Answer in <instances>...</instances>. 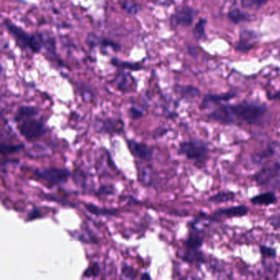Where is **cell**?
Listing matches in <instances>:
<instances>
[{"mask_svg": "<svg viewBox=\"0 0 280 280\" xmlns=\"http://www.w3.org/2000/svg\"><path fill=\"white\" fill-rule=\"evenodd\" d=\"M3 25L21 50H30L31 53H39L44 49V32L29 34L23 28L13 23L9 19L3 20Z\"/></svg>", "mask_w": 280, "mask_h": 280, "instance_id": "6da1fadb", "label": "cell"}, {"mask_svg": "<svg viewBox=\"0 0 280 280\" xmlns=\"http://www.w3.org/2000/svg\"><path fill=\"white\" fill-rule=\"evenodd\" d=\"M229 107L235 120L237 118L251 125H259L264 120L265 116L268 111L266 104L249 100L239 104H229Z\"/></svg>", "mask_w": 280, "mask_h": 280, "instance_id": "7a4b0ae2", "label": "cell"}, {"mask_svg": "<svg viewBox=\"0 0 280 280\" xmlns=\"http://www.w3.org/2000/svg\"><path fill=\"white\" fill-rule=\"evenodd\" d=\"M178 153L188 160H193L196 164H204L208 157V145L198 139L183 141L179 145Z\"/></svg>", "mask_w": 280, "mask_h": 280, "instance_id": "3957f363", "label": "cell"}, {"mask_svg": "<svg viewBox=\"0 0 280 280\" xmlns=\"http://www.w3.org/2000/svg\"><path fill=\"white\" fill-rule=\"evenodd\" d=\"M19 133L26 141H32L44 137L48 132V128L44 122L35 118H30L18 123L16 126Z\"/></svg>", "mask_w": 280, "mask_h": 280, "instance_id": "277c9868", "label": "cell"}, {"mask_svg": "<svg viewBox=\"0 0 280 280\" xmlns=\"http://www.w3.org/2000/svg\"><path fill=\"white\" fill-rule=\"evenodd\" d=\"M35 176L42 180L47 181L48 183L61 185L67 183L71 177V172L65 168H54L49 167L44 169H36L34 171Z\"/></svg>", "mask_w": 280, "mask_h": 280, "instance_id": "5b68a950", "label": "cell"}, {"mask_svg": "<svg viewBox=\"0 0 280 280\" xmlns=\"http://www.w3.org/2000/svg\"><path fill=\"white\" fill-rule=\"evenodd\" d=\"M197 10L188 5L178 7L169 17L170 25L173 28L189 27L197 15Z\"/></svg>", "mask_w": 280, "mask_h": 280, "instance_id": "8992f818", "label": "cell"}, {"mask_svg": "<svg viewBox=\"0 0 280 280\" xmlns=\"http://www.w3.org/2000/svg\"><path fill=\"white\" fill-rule=\"evenodd\" d=\"M86 43L90 49L100 48L102 52H105L107 49H112L114 52H119L122 49L120 44L109 38L98 35L94 32H90L86 35Z\"/></svg>", "mask_w": 280, "mask_h": 280, "instance_id": "52a82bcc", "label": "cell"}, {"mask_svg": "<svg viewBox=\"0 0 280 280\" xmlns=\"http://www.w3.org/2000/svg\"><path fill=\"white\" fill-rule=\"evenodd\" d=\"M127 148L134 157L144 160L151 161L154 156V150L147 144L140 142L136 140H127Z\"/></svg>", "mask_w": 280, "mask_h": 280, "instance_id": "ba28073f", "label": "cell"}, {"mask_svg": "<svg viewBox=\"0 0 280 280\" xmlns=\"http://www.w3.org/2000/svg\"><path fill=\"white\" fill-rule=\"evenodd\" d=\"M258 37L259 35L254 30L243 29L239 33V39L235 44V49L239 52L248 53L257 45V42L254 40Z\"/></svg>", "mask_w": 280, "mask_h": 280, "instance_id": "9c48e42d", "label": "cell"}, {"mask_svg": "<svg viewBox=\"0 0 280 280\" xmlns=\"http://www.w3.org/2000/svg\"><path fill=\"white\" fill-rule=\"evenodd\" d=\"M96 126L98 127V132L104 134H119L124 130V123L118 118H104L99 121Z\"/></svg>", "mask_w": 280, "mask_h": 280, "instance_id": "30bf717a", "label": "cell"}, {"mask_svg": "<svg viewBox=\"0 0 280 280\" xmlns=\"http://www.w3.org/2000/svg\"><path fill=\"white\" fill-rule=\"evenodd\" d=\"M280 166L279 163H276L271 166H266L257 172L254 179L260 186L267 185L271 181L275 180L280 174Z\"/></svg>", "mask_w": 280, "mask_h": 280, "instance_id": "8fae6325", "label": "cell"}, {"mask_svg": "<svg viewBox=\"0 0 280 280\" xmlns=\"http://www.w3.org/2000/svg\"><path fill=\"white\" fill-rule=\"evenodd\" d=\"M208 117L212 120L225 125L234 124L236 121L232 114L229 104L219 105L216 109H214L213 111L209 114Z\"/></svg>", "mask_w": 280, "mask_h": 280, "instance_id": "7c38bea8", "label": "cell"}, {"mask_svg": "<svg viewBox=\"0 0 280 280\" xmlns=\"http://www.w3.org/2000/svg\"><path fill=\"white\" fill-rule=\"evenodd\" d=\"M236 96V91H229V92L221 94V95L207 94L202 99V103L200 104V109L203 110L214 104H217V106H219V105H221L222 102L229 101Z\"/></svg>", "mask_w": 280, "mask_h": 280, "instance_id": "4fadbf2b", "label": "cell"}, {"mask_svg": "<svg viewBox=\"0 0 280 280\" xmlns=\"http://www.w3.org/2000/svg\"><path fill=\"white\" fill-rule=\"evenodd\" d=\"M134 77L124 70H119L118 75L113 81V84L116 88L122 92H126L132 88L136 85Z\"/></svg>", "mask_w": 280, "mask_h": 280, "instance_id": "5bb4252c", "label": "cell"}, {"mask_svg": "<svg viewBox=\"0 0 280 280\" xmlns=\"http://www.w3.org/2000/svg\"><path fill=\"white\" fill-rule=\"evenodd\" d=\"M39 109L37 107L31 105H21L16 109L14 114L12 120L16 123H20L23 121L34 118L39 114Z\"/></svg>", "mask_w": 280, "mask_h": 280, "instance_id": "9a60e30c", "label": "cell"}, {"mask_svg": "<svg viewBox=\"0 0 280 280\" xmlns=\"http://www.w3.org/2000/svg\"><path fill=\"white\" fill-rule=\"evenodd\" d=\"M248 213V209L245 206H237L227 209H220L216 212L217 216H225V217H242Z\"/></svg>", "mask_w": 280, "mask_h": 280, "instance_id": "2e32d148", "label": "cell"}, {"mask_svg": "<svg viewBox=\"0 0 280 280\" xmlns=\"http://www.w3.org/2000/svg\"><path fill=\"white\" fill-rule=\"evenodd\" d=\"M175 90L178 94L180 95L182 99L184 100H191L195 98L199 97L201 95V91L199 89L194 86H176Z\"/></svg>", "mask_w": 280, "mask_h": 280, "instance_id": "e0dca14e", "label": "cell"}, {"mask_svg": "<svg viewBox=\"0 0 280 280\" xmlns=\"http://www.w3.org/2000/svg\"><path fill=\"white\" fill-rule=\"evenodd\" d=\"M228 17L229 20L234 22V24H240L242 22L249 21L253 19V16H251L248 12H243L239 8H234L228 12Z\"/></svg>", "mask_w": 280, "mask_h": 280, "instance_id": "ac0fdd59", "label": "cell"}, {"mask_svg": "<svg viewBox=\"0 0 280 280\" xmlns=\"http://www.w3.org/2000/svg\"><path fill=\"white\" fill-rule=\"evenodd\" d=\"M112 64L118 67L119 70H129V71H140L143 69L144 66L141 63L130 62V61L120 60L119 58H113L111 60Z\"/></svg>", "mask_w": 280, "mask_h": 280, "instance_id": "d6986e66", "label": "cell"}, {"mask_svg": "<svg viewBox=\"0 0 280 280\" xmlns=\"http://www.w3.org/2000/svg\"><path fill=\"white\" fill-rule=\"evenodd\" d=\"M251 202L255 206H269L276 202V197L273 192H266L257 195L251 199Z\"/></svg>", "mask_w": 280, "mask_h": 280, "instance_id": "ffe728a7", "label": "cell"}, {"mask_svg": "<svg viewBox=\"0 0 280 280\" xmlns=\"http://www.w3.org/2000/svg\"><path fill=\"white\" fill-rule=\"evenodd\" d=\"M137 178L143 185H151L152 182L151 169L149 167L139 164V165H137Z\"/></svg>", "mask_w": 280, "mask_h": 280, "instance_id": "44dd1931", "label": "cell"}, {"mask_svg": "<svg viewBox=\"0 0 280 280\" xmlns=\"http://www.w3.org/2000/svg\"><path fill=\"white\" fill-rule=\"evenodd\" d=\"M25 148L23 143L12 144L2 141L0 144V153L2 155H9L20 152Z\"/></svg>", "mask_w": 280, "mask_h": 280, "instance_id": "7402d4cb", "label": "cell"}, {"mask_svg": "<svg viewBox=\"0 0 280 280\" xmlns=\"http://www.w3.org/2000/svg\"><path fill=\"white\" fill-rule=\"evenodd\" d=\"M207 20L206 18H201L197 23L195 24L194 28L192 30V34L197 41H201L206 39V25Z\"/></svg>", "mask_w": 280, "mask_h": 280, "instance_id": "603a6c76", "label": "cell"}, {"mask_svg": "<svg viewBox=\"0 0 280 280\" xmlns=\"http://www.w3.org/2000/svg\"><path fill=\"white\" fill-rule=\"evenodd\" d=\"M86 210L90 212V213L95 215L97 216H114L117 215V211L114 210H109V209L101 208V207H98V206L92 205V204H86Z\"/></svg>", "mask_w": 280, "mask_h": 280, "instance_id": "cb8c5ba5", "label": "cell"}, {"mask_svg": "<svg viewBox=\"0 0 280 280\" xmlns=\"http://www.w3.org/2000/svg\"><path fill=\"white\" fill-rule=\"evenodd\" d=\"M120 7L123 11H125L127 14L136 16L142 10V7L139 2H132V1H123L119 2Z\"/></svg>", "mask_w": 280, "mask_h": 280, "instance_id": "d4e9b609", "label": "cell"}, {"mask_svg": "<svg viewBox=\"0 0 280 280\" xmlns=\"http://www.w3.org/2000/svg\"><path fill=\"white\" fill-rule=\"evenodd\" d=\"M235 198V194L232 192H220L210 198V202L215 203H224L231 202Z\"/></svg>", "mask_w": 280, "mask_h": 280, "instance_id": "484cf974", "label": "cell"}, {"mask_svg": "<svg viewBox=\"0 0 280 280\" xmlns=\"http://www.w3.org/2000/svg\"><path fill=\"white\" fill-rule=\"evenodd\" d=\"M73 180L76 185L81 187L82 188H86L88 187V178L86 172L81 170V169H77L74 172V174L72 175Z\"/></svg>", "mask_w": 280, "mask_h": 280, "instance_id": "4316f807", "label": "cell"}, {"mask_svg": "<svg viewBox=\"0 0 280 280\" xmlns=\"http://www.w3.org/2000/svg\"><path fill=\"white\" fill-rule=\"evenodd\" d=\"M202 243H203V240L199 235L192 234L187 241V248H188V250L198 251L199 248L202 247Z\"/></svg>", "mask_w": 280, "mask_h": 280, "instance_id": "83f0119b", "label": "cell"}, {"mask_svg": "<svg viewBox=\"0 0 280 280\" xmlns=\"http://www.w3.org/2000/svg\"><path fill=\"white\" fill-rule=\"evenodd\" d=\"M267 2V1L263 0H243L241 5L246 9L258 10Z\"/></svg>", "mask_w": 280, "mask_h": 280, "instance_id": "f1b7e54d", "label": "cell"}, {"mask_svg": "<svg viewBox=\"0 0 280 280\" xmlns=\"http://www.w3.org/2000/svg\"><path fill=\"white\" fill-rule=\"evenodd\" d=\"M276 153L275 149L274 147H271V146H269L266 150L262 151V152L259 153V154H257V155H254V159L253 160L257 163H261L267 159V157H270L271 155H274Z\"/></svg>", "mask_w": 280, "mask_h": 280, "instance_id": "f546056e", "label": "cell"}, {"mask_svg": "<svg viewBox=\"0 0 280 280\" xmlns=\"http://www.w3.org/2000/svg\"><path fill=\"white\" fill-rule=\"evenodd\" d=\"M122 276L124 280H134L137 278V272L134 271V269L125 265L122 268Z\"/></svg>", "mask_w": 280, "mask_h": 280, "instance_id": "4dcf8cb0", "label": "cell"}, {"mask_svg": "<svg viewBox=\"0 0 280 280\" xmlns=\"http://www.w3.org/2000/svg\"><path fill=\"white\" fill-rule=\"evenodd\" d=\"M128 114H129L130 118H132V119H139L144 115V113L141 109L132 105L128 109Z\"/></svg>", "mask_w": 280, "mask_h": 280, "instance_id": "1f68e13d", "label": "cell"}, {"mask_svg": "<svg viewBox=\"0 0 280 280\" xmlns=\"http://www.w3.org/2000/svg\"><path fill=\"white\" fill-rule=\"evenodd\" d=\"M99 274H100V268L97 265H95L94 267H90V268L87 269V271L85 272L84 276L90 278V277H95Z\"/></svg>", "mask_w": 280, "mask_h": 280, "instance_id": "d6a6232c", "label": "cell"}, {"mask_svg": "<svg viewBox=\"0 0 280 280\" xmlns=\"http://www.w3.org/2000/svg\"><path fill=\"white\" fill-rule=\"evenodd\" d=\"M261 252L262 255L267 257H275L276 255V251L272 248H269V247H265L262 246L261 248Z\"/></svg>", "mask_w": 280, "mask_h": 280, "instance_id": "836d02e7", "label": "cell"}, {"mask_svg": "<svg viewBox=\"0 0 280 280\" xmlns=\"http://www.w3.org/2000/svg\"><path fill=\"white\" fill-rule=\"evenodd\" d=\"M169 132V129H167L165 127H157L156 129L153 132V137L156 139L158 137H161L165 136Z\"/></svg>", "mask_w": 280, "mask_h": 280, "instance_id": "e575fe53", "label": "cell"}, {"mask_svg": "<svg viewBox=\"0 0 280 280\" xmlns=\"http://www.w3.org/2000/svg\"><path fill=\"white\" fill-rule=\"evenodd\" d=\"M98 192L100 195H111L114 193V188L112 187H109V186H102Z\"/></svg>", "mask_w": 280, "mask_h": 280, "instance_id": "d590c367", "label": "cell"}, {"mask_svg": "<svg viewBox=\"0 0 280 280\" xmlns=\"http://www.w3.org/2000/svg\"><path fill=\"white\" fill-rule=\"evenodd\" d=\"M40 216H40V211L37 208L33 209L32 211H30L28 215L27 220L28 221H31V220L40 217Z\"/></svg>", "mask_w": 280, "mask_h": 280, "instance_id": "8d00e7d4", "label": "cell"}, {"mask_svg": "<svg viewBox=\"0 0 280 280\" xmlns=\"http://www.w3.org/2000/svg\"><path fill=\"white\" fill-rule=\"evenodd\" d=\"M141 280H151V276L148 273L143 274V276H141Z\"/></svg>", "mask_w": 280, "mask_h": 280, "instance_id": "74e56055", "label": "cell"}, {"mask_svg": "<svg viewBox=\"0 0 280 280\" xmlns=\"http://www.w3.org/2000/svg\"><path fill=\"white\" fill-rule=\"evenodd\" d=\"M156 4H160V5H170L173 3L172 2H155Z\"/></svg>", "mask_w": 280, "mask_h": 280, "instance_id": "f35d334b", "label": "cell"}]
</instances>
